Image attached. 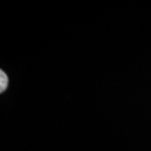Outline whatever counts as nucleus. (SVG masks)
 Instances as JSON below:
<instances>
[{"mask_svg":"<svg viewBox=\"0 0 151 151\" xmlns=\"http://www.w3.org/2000/svg\"><path fill=\"white\" fill-rule=\"evenodd\" d=\"M8 84V78H7V76L5 74H3V72L1 71V92L6 88V86H7Z\"/></svg>","mask_w":151,"mask_h":151,"instance_id":"obj_1","label":"nucleus"}]
</instances>
